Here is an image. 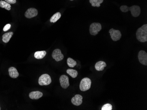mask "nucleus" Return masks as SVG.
<instances>
[{
  "label": "nucleus",
  "instance_id": "2",
  "mask_svg": "<svg viewBox=\"0 0 147 110\" xmlns=\"http://www.w3.org/2000/svg\"><path fill=\"white\" fill-rule=\"evenodd\" d=\"M136 36L138 41L144 43L147 41V25L144 24L137 30Z\"/></svg>",
  "mask_w": 147,
  "mask_h": 110
},
{
  "label": "nucleus",
  "instance_id": "16",
  "mask_svg": "<svg viewBox=\"0 0 147 110\" xmlns=\"http://www.w3.org/2000/svg\"><path fill=\"white\" fill-rule=\"evenodd\" d=\"M46 55V52L45 51H38L34 53V57L37 59H43Z\"/></svg>",
  "mask_w": 147,
  "mask_h": 110
},
{
  "label": "nucleus",
  "instance_id": "7",
  "mask_svg": "<svg viewBox=\"0 0 147 110\" xmlns=\"http://www.w3.org/2000/svg\"><path fill=\"white\" fill-rule=\"evenodd\" d=\"M139 61L143 65H147V53L145 51H140L138 55Z\"/></svg>",
  "mask_w": 147,
  "mask_h": 110
},
{
  "label": "nucleus",
  "instance_id": "12",
  "mask_svg": "<svg viewBox=\"0 0 147 110\" xmlns=\"http://www.w3.org/2000/svg\"><path fill=\"white\" fill-rule=\"evenodd\" d=\"M42 93L39 91L31 92L29 93L30 98L31 99L37 100V99H39L42 97Z\"/></svg>",
  "mask_w": 147,
  "mask_h": 110
},
{
  "label": "nucleus",
  "instance_id": "20",
  "mask_svg": "<svg viewBox=\"0 0 147 110\" xmlns=\"http://www.w3.org/2000/svg\"><path fill=\"white\" fill-rule=\"evenodd\" d=\"M104 0H90V2L93 7H100V4L103 3Z\"/></svg>",
  "mask_w": 147,
  "mask_h": 110
},
{
  "label": "nucleus",
  "instance_id": "25",
  "mask_svg": "<svg viewBox=\"0 0 147 110\" xmlns=\"http://www.w3.org/2000/svg\"><path fill=\"white\" fill-rule=\"evenodd\" d=\"M1 110V107H0V110Z\"/></svg>",
  "mask_w": 147,
  "mask_h": 110
},
{
  "label": "nucleus",
  "instance_id": "17",
  "mask_svg": "<svg viewBox=\"0 0 147 110\" xmlns=\"http://www.w3.org/2000/svg\"><path fill=\"white\" fill-rule=\"evenodd\" d=\"M61 15L59 12H57L55 14L53 15L51 17L50 19L51 23H55L58 21L61 18Z\"/></svg>",
  "mask_w": 147,
  "mask_h": 110
},
{
  "label": "nucleus",
  "instance_id": "15",
  "mask_svg": "<svg viewBox=\"0 0 147 110\" xmlns=\"http://www.w3.org/2000/svg\"><path fill=\"white\" fill-rule=\"evenodd\" d=\"M13 34V33L12 32H9V33H5L2 36V41L5 43H7L9 42Z\"/></svg>",
  "mask_w": 147,
  "mask_h": 110
},
{
  "label": "nucleus",
  "instance_id": "13",
  "mask_svg": "<svg viewBox=\"0 0 147 110\" xmlns=\"http://www.w3.org/2000/svg\"><path fill=\"white\" fill-rule=\"evenodd\" d=\"M9 75L12 78H16L19 76L18 71L15 67H10L9 69Z\"/></svg>",
  "mask_w": 147,
  "mask_h": 110
},
{
  "label": "nucleus",
  "instance_id": "5",
  "mask_svg": "<svg viewBox=\"0 0 147 110\" xmlns=\"http://www.w3.org/2000/svg\"><path fill=\"white\" fill-rule=\"evenodd\" d=\"M102 29V26L100 23H94L91 24L90 27V32L91 35L96 36Z\"/></svg>",
  "mask_w": 147,
  "mask_h": 110
},
{
  "label": "nucleus",
  "instance_id": "3",
  "mask_svg": "<svg viewBox=\"0 0 147 110\" xmlns=\"http://www.w3.org/2000/svg\"><path fill=\"white\" fill-rule=\"evenodd\" d=\"M91 80L88 78H84L80 82V90L82 91H86L89 90L91 86Z\"/></svg>",
  "mask_w": 147,
  "mask_h": 110
},
{
  "label": "nucleus",
  "instance_id": "19",
  "mask_svg": "<svg viewBox=\"0 0 147 110\" xmlns=\"http://www.w3.org/2000/svg\"><path fill=\"white\" fill-rule=\"evenodd\" d=\"M67 73L70 75L73 78H76L78 75V71L76 70L72 69H68L67 70Z\"/></svg>",
  "mask_w": 147,
  "mask_h": 110
},
{
  "label": "nucleus",
  "instance_id": "22",
  "mask_svg": "<svg viewBox=\"0 0 147 110\" xmlns=\"http://www.w3.org/2000/svg\"><path fill=\"white\" fill-rule=\"evenodd\" d=\"M112 109V106L110 103H106L103 106L101 110H111Z\"/></svg>",
  "mask_w": 147,
  "mask_h": 110
},
{
  "label": "nucleus",
  "instance_id": "14",
  "mask_svg": "<svg viewBox=\"0 0 147 110\" xmlns=\"http://www.w3.org/2000/svg\"><path fill=\"white\" fill-rule=\"evenodd\" d=\"M107 64L105 61H100L96 62L95 65L96 69L98 71H101L104 70L105 67H106Z\"/></svg>",
  "mask_w": 147,
  "mask_h": 110
},
{
  "label": "nucleus",
  "instance_id": "18",
  "mask_svg": "<svg viewBox=\"0 0 147 110\" xmlns=\"http://www.w3.org/2000/svg\"><path fill=\"white\" fill-rule=\"evenodd\" d=\"M0 7L4 8L7 10H10L11 9V6L9 3L6 2L5 1H0Z\"/></svg>",
  "mask_w": 147,
  "mask_h": 110
},
{
  "label": "nucleus",
  "instance_id": "26",
  "mask_svg": "<svg viewBox=\"0 0 147 110\" xmlns=\"http://www.w3.org/2000/svg\"><path fill=\"white\" fill-rule=\"evenodd\" d=\"M70 1H73V0H70Z\"/></svg>",
  "mask_w": 147,
  "mask_h": 110
},
{
  "label": "nucleus",
  "instance_id": "8",
  "mask_svg": "<svg viewBox=\"0 0 147 110\" xmlns=\"http://www.w3.org/2000/svg\"><path fill=\"white\" fill-rule=\"evenodd\" d=\"M52 57L57 61H61L64 58V56L62 54L60 49H57L54 50L52 53Z\"/></svg>",
  "mask_w": 147,
  "mask_h": 110
},
{
  "label": "nucleus",
  "instance_id": "9",
  "mask_svg": "<svg viewBox=\"0 0 147 110\" xmlns=\"http://www.w3.org/2000/svg\"><path fill=\"white\" fill-rule=\"evenodd\" d=\"M59 82H60L61 86L63 88L67 89L70 85L68 77L64 75H62L60 77Z\"/></svg>",
  "mask_w": 147,
  "mask_h": 110
},
{
  "label": "nucleus",
  "instance_id": "11",
  "mask_svg": "<svg viewBox=\"0 0 147 110\" xmlns=\"http://www.w3.org/2000/svg\"><path fill=\"white\" fill-rule=\"evenodd\" d=\"M82 99L83 97L79 94H77L71 99L72 103L74 105L79 106L82 103Z\"/></svg>",
  "mask_w": 147,
  "mask_h": 110
},
{
  "label": "nucleus",
  "instance_id": "21",
  "mask_svg": "<svg viewBox=\"0 0 147 110\" xmlns=\"http://www.w3.org/2000/svg\"><path fill=\"white\" fill-rule=\"evenodd\" d=\"M67 64L69 67L74 68L76 65L77 62L71 57H69L67 59Z\"/></svg>",
  "mask_w": 147,
  "mask_h": 110
},
{
  "label": "nucleus",
  "instance_id": "4",
  "mask_svg": "<svg viewBox=\"0 0 147 110\" xmlns=\"http://www.w3.org/2000/svg\"><path fill=\"white\" fill-rule=\"evenodd\" d=\"M52 82L51 77L49 75L44 74L42 75L39 77L38 79V83L40 86H47L49 85Z\"/></svg>",
  "mask_w": 147,
  "mask_h": 110
},
{
  "label": "nucleus",
  "instance_id": "6",
  "mask_svg": "<svg viewBox=\"0 0 147 110\" xmlns=\"http://www.w3.org/2000/svg\"><path fill=\"white\" fill-rule=\"evenodd\" d=\"M109 33L110 34L111 39L114 41H119L122 37L121 32L119 30H115L112 28L110 29Z\"/></svg>",
  "mask_w": 147,
  "mask_h": 110
},
{
  "label": "nucleus",
  "instance_id": "23",
  "mask_svg": "<svg viewBox=\"0 0 147 110\" xmlns=\"http://www.w3.org/2000/svg\"><path fill=\"white\" fill-rule=\"evenodd\" d=\"M11 27V25L10 24H6L5 25L4 28H3V30H4V31H5V32L8 31V30H9V29H10Z\"/></svg>",
  "mask_w": 147,
  "mask_h": 110
},
{
  "label": "nucleus",
  "instance_id": "10",
  "mask_svg": "<svg viewBox=\"0 0 147 110\" xmlns=\"http://www.w3.org/2000/svg\"><path fill=\"white\" fill-rule=\"evenodd\" d=\"M38 14V11L35 8H29L26 11L25 16L28 19H31L35 17Z\"/></svg>",
  "mask_w": 147,
  "mask_h": 110
},
{
  "label": "nucleus",
  "instance_id": "24",
  "mask_svg": "<svg viewBox=\"0 0 147 110\" xmlns=\"http://www.w3.org/2000/svg\"><path fill=\"white\" fill-rule=\"evenodd\" d=\"M5 1L10 4H14L16 2V0H5Z\"/></svg>",
  "mask_w": 147,
  "mask_h": 110
},
{
  "label": "nucleus",
  "instance_id": "1",
  "mask_svg": "<svg viewBox=\"0 0 147 110\" xmlns=\"http://www.w3.org/2000/svg\"><path fill=\"white\" fill-rule=\"evenodd\" d=\"M120 10L123 12H127L130 11L132 16L134 17L139 16L141 12V8L138 5H133L130 7H128L126 5H122L120 7Z\"/></svg>",
  "mask_w": 147,
  "mask_h": 110
}]
</instances>
